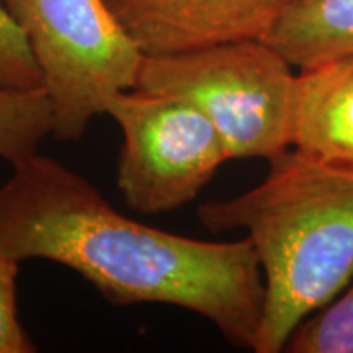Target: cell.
<instances>
[{"label": "cell", "instance_id": "obj_9", "mask_svg": "<svg viewBox=\"0 0 353 353\" xmlns=\"http://www.w3.org/2000/svg\"><path fill=\"white\" fill-rule=\"evenodd\" d=\"M52 134V107L44 88H0V157L15 165Z\"/></svg>", "mask_w": 353, "mask_h": 353}, {"label": "cell", "instance_id": "obj_7", "mask_svg": "<svg viewBox=\"0 0 353 353\" xmlns=\"http://www.w3.org/2000/svg\"><path fill=\"white\" fill-rule=\"evenodd\" d=\"M293 145L353 162V56L298 70Z\"/></svg>", "mask_w": 353, "mask_h": 353}, {"label": "cell", "instance_id": "obj_8", "mask_svg": "<svg viewBox=\"0 0 353 353\" xmlns=\"http://www.w3.org/2000/svg\"><path fill=\"white\" fill-rule=\"evenodd\" d=\"M263 41L298 70L353 56V0H298Z\"/></svg>", "mask_w": 353, "mask_h": 353}, {"label": "cell", "instance_id": "obj_12", "mask_svg": "<svg viewBox=\"0 0 353 353\" xmlns=\"http://www.w3.org/2000/svg\"><path fill=\"white\" fill-rule=\"evenodd\" d=\"M17 260L0 254V353H32L37 347L17 312Z\"/></svg>", "mask_w": 353, "mask_h": 353}, {"label": "cell", "instance_id": "obj_1", "mask_svg": "<svg viewBox=\"0 0 353 353\" xmlns=\"http://www.w3.org/2000/svg\"><path fill=\"white\" fill-rule=\"evenodd\" d=\"M0 185V254L44 259L85 278L114 306L162 303L213 322L255 350L265 278L249 237L208 242L121 214L85 176L33 154Z\"/></svg>", "mask_w": 353, "mask_h": 353}, {"label": "cell", "instance_id": "obj_4", "mask_svg": "<svg viewBox=\"0 0 353 353\" xmlns=\"http://www.w3.org/2000/svg\"><path fill=\"white\" fill-rule=\"evenodd\" d=\"M21 26L52 107V136L76 141L118 92L136 85L143 61L105 0H2Z\"/></svg>", "mask_w": 353, "mask_h": 353}, {"label": "cell", "instance_id": "obj_6", "mask_svg": "<svg viewBox=\"0 0 353 353\" xmlns=\"http://www.w3.org/2000/svg\"><path fill=\"white\" fill-rule=\"evenodd\" d=\"M144 56L263 39L298 0H105Z\"/></svg>", "mask_w": 353, "mask_h": 353}, {"label": "cell", "instance_id": "obj_10", "mask_svg": "<svg viewBox=\"0 0 353 353\" xmlns=\"http://www.w3.org/2000/svg\"><path fill=\"white\" fill-rule=\"evenodd\" d=\"M283 352L353 353V276L337 296L299 322Z\"/></svg>", "mask_w": 353, "mask_h": 353}, {"label": "cell", "instance_id": "obj_5", "mask_svg": "<svg viewBox=\"0 0 353 353\" xmlns=\"http://www.w3.org/2000/svg\"><path fill=\"white\" fill-rule=\"evenodd\" d=\"M107 114L123 132L117 185L136 213H167L193 201L229 161L208 118L180 97L130 88L112 97Z\"/></svg>", "mask_w": 353, "mask_h": 353}, {"label": "cell", "instance_id": "obj_2", "mask_svg": "<svg viewBox=\"0 0 353 353\" xmlns=\"http://www.w3.org/2000/svg\"><path fill=\"white\" fill-rule=\"evenodd\" d=\"M257 187L210 200L198 219L211 232L244 229L265 278L255 353L285 350L304 317L353 276V162L291 145Z\"/></svg>", "mask_w": 353, "mask_h": 353}, {"label": "cell", "instance_id": "obj_3", "mask_svg": "<svg viewBox=\"0 0 353 353\" xmlns=\"http://www.w3.org/2000/svg\"><path fill=\"white\" fill-rule=\"evenodd\" d=\"M134 88L195 105L229 159L272 161L293 145L298 72L263 39L143 56Z\"/></svg>", "mask_w": 353, "mask_h": 353}, {"label": "cell", "instance_id": "obj_11", "mask_svg": "<svg viewBox=\"0 0 353 353\" xmlns=\"http://www.w3.org/2000/svg\"><path fill=\"white\" fill-rule=\"evenodd\" d=\"M0 88H43V74L21 26L0 0Z\"/></svg>", "mask_w": 353, "mask_h": 353}]
</instances>
